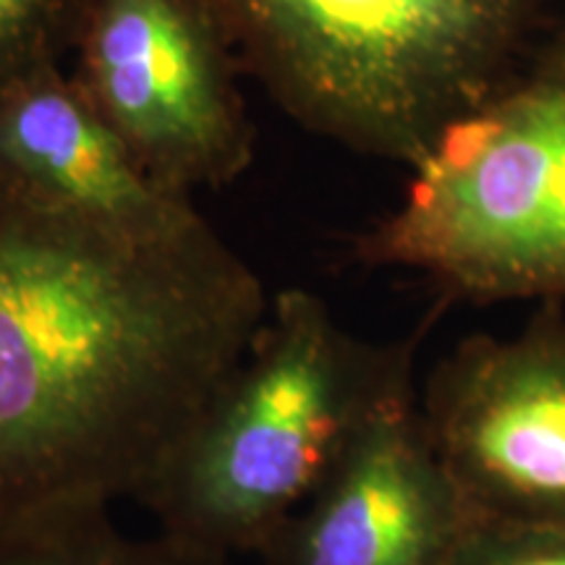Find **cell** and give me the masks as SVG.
<instances>
[{
    "label": "cell",
    "instance_id": "cell-10",
    "mask_svg": "<svg viewBox=\"0 0 565 565\" xmlns=\"http://www.w3.org/2000/svg\"><path fill=\"white\" fill-rule=\"evenodd\" d=\"M87 0H0V84L42 61H63Z\"/></svg>",
    "mask_w": 565,
    "mask_h": 565
},
{
    "label": "cell",
    "instance_id": "cell-5",
    "mask_svg": "<svg viewBox=\"0 0 565 565\" xmlns=\"http://www.w3.org/2000/svg\"><path fill=\"white\" fill-rule=\"evenodd\" d=\"M74 76L160 186L192 196L252 166L236 55L207 0H87Z\"/></svg>",
    "mask_w": 565,
    "mask_h": 565
},
{
    "label": "cell",
    "instance_id": "cell-8",
    "mask_svg": "<svg viewBox=\"0 0 565 565\" xmlns=\"http://www.w3.org/2000/svg\"><path fill=\"white\" fill-rule=\"evenodd\" d=\"M0 194L152 233L202 221L192 196L139 166L61 61L0 84Z\"/></svg>",
    "mask_w": 565,
    "mask_h": 565
},
{
    "label": "cell",
    "instance_id": "cell-2",
    "mask_svg": "<svg viewBox=\"0 0 565 565\" xmlns=\"http://www.w3.org/2000/svg\"><path fill=\"white\" fill-rule=\"evenodd\" d=\"M422 335L366 341L317 294L278 291L242 362L134 503L183 545L225 561L257 555L374 416L419 387Z\"/></svg>",
    "mask_w": 565,
    "mask_h": 565
},
{
    "label": "cell",
    "instance_id": "cell-1",
    "mask_svg": "<svg viewBox=\"0 0 565 565\" xmlns=\"http://www.w3.org/2000/svg\"><path fill=\"white\" fill-rule=\"evenodd\" d=\"M270 299L204 217L152 233L0 194V521L137 500Z\"/></svg>",
    "mask_w": 565,
    "mask_h": 565
},
{
    "label": "cell",
    "instance_id": "cell-4",
    "mask_svg": "<svg viewBox=\"0 0 565 565\" xmlns=\"http://www.w3.org/2000/svg\"><path fill=\"white\" fill-rule=\"evenodd\" d=\"M353 257L419 273L443 301L565 303V21L435 141Z\"/></svg>",
    "mask_w": 565,
    "mask_h": 565
},
{
    "label": "cell",
    "instance_id": "cell-7",
    "mask_svg": "<svg viewBox=\"0 0 565 565\" xmlns=\"http://www.w3.org/2000/svg\"><path fill=\"white\" fill-rule=\"evenodd\" d=\"M429 443L419 387L374 416L257 565H454L475 524Z\"/></svg>",
    "mask_w": 565,
    "mask_h": 565
},
{
    "label": "cell",
    "instance_id": "cell-11",
    "mask_svg": "<svg viewBox=\"0 0 565 565\" xmlns=\"http://www.w3.org/2000/svg\"><path fill=\"white\" fill-rule=\"evenodd\" d=\"M454 565H565V519H475Z\"/></svg>",
    "mask_w": 565,
    "mask_h": 565
},
{
    "label": "cell",
    "instance_id": "cell-6",
    "mask_svg": "<svg viewBox=\"0 0 565 565\" xmlns=\"http://www.w3.org/2000/svg\"><path fill=\"white\" fill-rule=\"evenodd\" d=\"M429 443L477 519H565V303L454 345L419 387Z\"/></svg>",
    "mask_w": 565,
    "mask_h": 565
},
{
    "label": "cell",
    "instance_id": "cell-9",
    "mask_svg": "<svg viewBox=\"0 0 565 565\" xmlns=\"http://www.w3.org/2000/svg\"><path fill=\"white\" fill-rule=\"evenodd\" d=\"M110 508H47L0 521V565H231L168 534L124 532Z\"/></svg>",
    "mask_w": 565,
    "mask_h": 565
},
{
    "label": "cell",
    "instance_id": "cell-3",
    "mask_svg": "<svg viewBox=\"0 0 565 565\" xmlns=\"http://www.w3.org/2000/svg\"><path fill=\"white\" fill-rule=\"evenodd\" d=\"M561 0H207L301 129L414 168L524 66Z\"/></svg>",
    "mask_w": 565,
    "mask_h": 565
}]
</instances>
